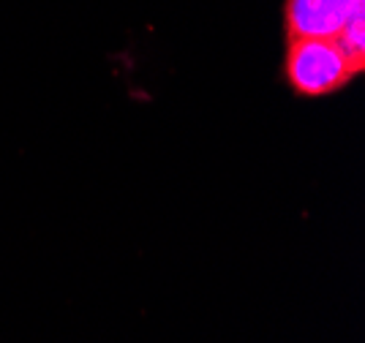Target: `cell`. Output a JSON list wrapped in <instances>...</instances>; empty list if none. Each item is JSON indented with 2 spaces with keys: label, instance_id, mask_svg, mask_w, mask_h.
<instances>
[{
  "label": "cell",
  "instance_id": "6da1fadb",
  "mask_svg": "<svg viewBox=\"0 0 365 343\" xmlns=\"http://www.w3.org/2000/svg\"><path fill=\"white\" fill-rule=\"evenodd\" d=\"M284 79L300 98H324L360 76L335 39H284Z\"/></svg>",
  "mask_w": 365,
  "mask_h": 343
},
{
  "label": "cell",
  "instance_id": "3957f363",
  "mask_svg": "<svg viewBox=\"0 0 365 343\" xmlns=\"http://www.w3.org/2000/svg\"><path fill=\"white\" fill-rule=\"evenodd\" d=\"M335 41L346 52V58L354 63V68L363 74L365 71V16L351 19L349 25L335 36Z\"/></svg>",
  "mask_w": 365,
  "mask_h": 343
},
{
  "label": "cell",
  "instance_id": "7a4b0ae2",
  "mask_svg": "<svg viewBox=\"0 0 365 343\" xmlns=\"http://www.w3.org/2000/svg\"><path fill=\"white\" fill-rule=\"evenodd\" d=\"M365 16V0H284V39H335L351 19Z\"/></svg>",
  "mask_w": 365,
  "mask_h": 343
}]
</instances>
